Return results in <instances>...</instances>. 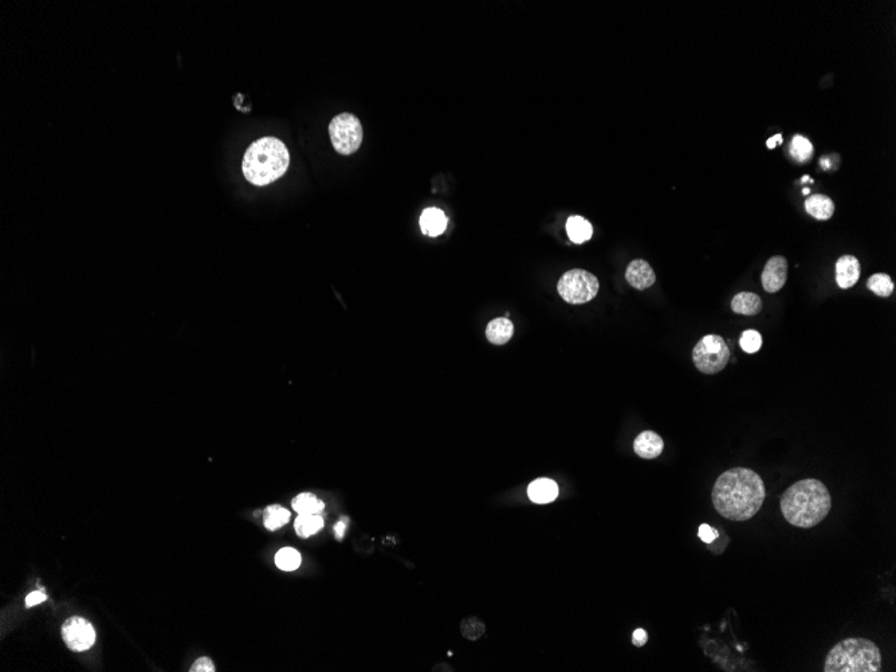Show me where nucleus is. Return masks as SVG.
I'll list each match as a JSON object with an SVG mask.
<instances>
[{"label":"nucleus","mask_w":896,"mask_h":672,"mask_svg":"<svg viewBox=\"0 0 896 672\" xmlns=\"http://www.w3.org/2000/svg\"><path fill=\"white\" fill-rule=\"evenodd\" d=\"M762 478L746 467H734L723 472L711 493L714 509L730 521L753 518L765 501Z\"/></svg>","instance_id":"obj_1"},{"label":"nucleus","mask_w":896,"mask_h":672,"mask_svg":"<svg viewBox=\"0 0 896 672\" xmlns=\"http://www.w3.org/2000/svg\"><path fill=\"white\" fill-rule=\"evenodd\" d=\"M780 507L785 520L790 525L812 529L829 514L832 498L822 481L808 478L796 482L785 491Z\"/></svg>","instance_id":"obj_2"},{"label":"nucleus","mask_w":896,"mask_h":672,"mask_svg":"<svg viewBox=\"0 0 896 672\" xmlns=\"http://www.w3.org/2000/svg\"><path fill=\"white\" fill-rule=\"evenodd\" d=\"M289 164L290 154L286 145L277 137H262L246 150L243 175L251 184L263 187L282 177Z\"/></svg>","instance_id":"obj_3"},{"label":"nucleus","mask_w":896,"mask_h":672,"mask_svg":"<svg viewBox=\"0 0 896 672\" xmlns=\"http://www.w3.org/2000/svg\"><path fill=\"white\" fill-rule=\"evenodd\" d=\"M881 654L878 646L864 637H848L838 643L825 657L824 672H879Z\"/></svg>","instance_id":"obj_4"},{"label":"nucleus","mask_w":896,"mask_h":672,"mask_svg":"<svg viewBox=\"0 0 896 672\" xmlns=\"http://www.w3.org/2000/svg\"><path fill=\"white\" fill-rule=\"evenodd\" d=\"M600 290L598 277L581 269L566 271L557 283L561 298L570 305H582L596 298Z\"/></svg>","instance_id":"obj_5"},{"label":"nucleus","mask_w":896,"mask_h":672,"mask_svg":"<svg viewBox=\"0 0 896 672\" xmlns=\"http://www.w3.org/2000/svg\"><path fill=\"white\" fill-rule=\"evenodd\" d=\"M692 360L699 372L717 374L722 372L730 360L726 341L718 335L702 337L692 351Z\"/></svg>","instance_id":"obj_6"},{"label":"nucleus","mask_w":896,"mask_h":672,"mask_svg":"<svg viewBox=\"0 0 896 672\" xmlns=\"http://www.w3.org/2000/svg\"><path fill=\"white\" fill-rule=\"evenodd\" d=\"M329 134L335 150L344 156L353 154L362 143V127L352 113H341L329 124Z\"/></svg>","instance_id":"obj_7"},{"label":"nucleus","mask_w":896,"mask_h":672,"mask_svg":"<svg viewBox=\"0 0 896 672\" xmlns=\"http://www.w3.org/2000/svg\"><path fill=\"white\" fill-rule=\"evenodd\" d=\"M62 637L69 650L74 653H83L93 647L95 631L92 623L86 618L70 617L62 625Z\"/></svg>","instance_id":"obj_8"},{"label":"nucleus","mask_w":896,"mask_h":672,"mask_svg":"<svg viewBox=\"0 0 896 672\" xmlns=\"http://www.w3.org/2000/svg\"><path fill=\"white\" fill-rule=\"evenodd\" d=\"M787 280V261L784 257L777 255L766 262L762 271V286L767 293L780 291Z\"/></svg>","instance_id":"obj_9"},{"label":"nucleus","mask_w":896,"mask_h":672,"mask_svg":"<svg viewBox=\"0 0 896 672\" xmlns=\"http://www.w3.org/2000/svg\"><path fill=\"white\" fill-rule=\"evenodd\" d=\"M625 280L637 290H646L654 285L656 275L648 262L635 259L625 270Z\"/></svg>","instance_id":"obj_10"},{"label":"nucleus","mask_w":896,"mask_h":672,"mask_svg":"<svg viewBox=\"0 0 896 672\" xmlns=\"http://www.w3.org/2000/svg\"><path fill=\"white\" fill-rule=\"evenodd\" d=\"M664 448L663 439L654 431H644L637 435L634 442V449L636 455L643 459H655L657 458Z\"/></svg>","instance_id":"obj_11"},{"label":"nucleus","mask_w":896,"mask_h":672,"mask_svg":"<svg viewBox=\"0 0 896 672\" xmlns=\"http://www.w3.org/2000/svg\"><path fill=\"white\" fill-rule=\"evenodd\" d=\"M860 262L852 255H844L836 262V283L841 289H849L860 278Z\"/></svg>","instance_id":"obj_12"},{"label":"nucleus","mask_w":896,"mask_h":672,"mask_svg":"<svg viewBox=\"0 0 896 672\" xmlns=\"http://www.w3.org/2000/svg\"><path fill=\"white\" fill-rule=\"evenodd\" d=\"M527 495L534 504H550L559 497V486L552 479L540 478L530 483Z\"/></svg>","instance_id":"obj_13"},{"label":"nucleus","mask_w":896,"mask_h":672,"mask_svg":"<svg viewBox=\"0 0 896 672\" xmlns=\"http://www.w3.org/2000/svg\"><path fill=\"white\" fill-rule=\"evenodd\" d=\"M448 219L445 212L439 208H427L420 216V228L429 237H438L445 232Z\"/></svg>","instance_id":"obj_14"},{"label":"nucleus","mask_w":896,"mask_h":672,"mask_svg":"<svg viewBox=\"0 0 896 672\" xmlns=\"http://www.w3.org/2000/svg\"><path fill=\"white\" fill-rule=\"evenodd\" d=\"M805 209L817 221H828L835 214V203L829 196L816 193L805 200Z\"/></svg>","instance_id":"obj_15"},{"label":"nucleus","mask_w":896,"mask_h":672,"mask_svg":"<svg viewBox=\"0 0 896 672\" xmlns=\"http://www.w3.org/2000/svg\"><path fill=\"white\" fill-rule=\"evenodd\" d=\"M513 335H514V325L509 318L506 317L493 319L486 329L487 339L494 345L507 344L511 339Z\"/></svg>","instance_id":"obj_16"},{"label":"nucleus","mask_w":896,"mask_h":672,"mask_svg":"<svg viewBox=\"0 0 896 672\" xmlns=\"http://www.w3.org/2000/svg\"><path fill=\"white\" fill-rule=\"evenodd\" d=\"M731 309L741 316H755L762 310V299L754 293H739L731 301Z\"/></svg>","instance_id":"obj_17"},{"label":"nucleus","mask_w":896,"mask_h":672,"mask_svg":"<svg viewBox=\"0 0 896 672\" xmlns=\"http://www.w3.org/2000/svg\"><path fill=\"white\" fill-rule=\"evenodd\" d=\"M566 232L572 242L584 243L592 238L593 227L582 216H570L566 222Z\"/></svg>","instance_id":"obj_18"},{"label":"nucleus","mask_w":896,"mask_h":672,"mask_svg":"<svg viewBox=\"0 0 896 672\" xmlns=\"http://www.w3.org/2000/svg\"><path fill=\"white\" fill-rule=\"evenodd\" d=\"M323 527V518L319 514H298L294 529L301 538H309Z\"/></svg>","instance_id":"obj_19"},{"label":"nucleus","mask_w":896,"mask_h":672,"mask_svg":"<svg viewBox=\"0 0 896 672\" xmlns=\"http://www.w3.org/2000/svg\"><path fill=\"white\" fill-rule=\"evenodd\" d=\"M290 521V511L280 504H273L263 511V525L266 529L274 531Z\"/></svg>","instance_id":"obj_20"},{"label":"nucleus","mask_w":896,"mask_h":672,"mask_svg":"<svg viewBox=\"0 0 896 672\" xmlns=\"http://www.w3.org/2000/svg\"><path fill=\"white\" fill-rule=\"evenodd\" d=\"M291 506L298 514H319L325 507L323 502L312 493L299 494L293 499Z\"/></svg>","instance_id":"obj_21"},{"label":"nucleus","mask_w":896,"mask_h":672,"mask_svg":"<svg viewBox=\"0 0 896 672\" xmlns=\"http://www.w3.org/2000/svg\"><path fill=\"white\" fill-rule=\"evenodd\" d=\"M790 156L797 161V163H808L813 157V144L801 134H796L789 147Z\"/></svg>","instance_id":"obj_22"},{"label":"nucleus","mask_w":896,"mask_h":672,"mask_svg":"<svg viewBox=\"0 0 896 672\" xmlns=\"http://www.w3.org/2000/svg\"><path fill=\"white\" fill-rule=\"evenodd\" d=\"M867 287L879 297H890L894 293L895 285L888 274L878 273L867 280Z\"/></svg>","instance_id":"obj_23"},{"label":"nucleus","mask_w":896,"mask_h":672,"mask_svg":"<svg viewBox=\"0 0 896 672\" xmlns=\"http://www.w3.org/2000/svg\"><path fill=\"white\" fill-rule=\"evenodd\" d=\"M275 563L283 572H293L301 565V554L293 547H283L275 556Z\"/></svg>","instance_id":"obj_24"},{"label":"nucleus","mask_w":896,"mask_h":672,"mask_svg":"<svg viewBox=\"0 0 896 672\" xmlns=\"http://www.w3.org/2000/svg\"><path fill=\"white\" fill-rule=\"evenodd\" d=\"M739 345L746 353H757L762 346V337L757 330H745L739 338Z\"/></svg>","instance_id":"obj_25"},{"label":"nucleus","mask_w":896,"mask_h":672,"mask_svg":"<svg viewBox=\"0 0 896 672\" xmlns=\"http://www.w3.org/2000/svg\"><path fill=\"white\" fill-rule=\"evenodd\" d=\"M462 634L470 640H477L485 634V625L477 618H467L462 623Z\"/></svg>","instance_id":"obj_26"},{"label":"nucleus","mask_w":896,"mask_h":672,"mask_svg":"<svg viewBox=\"0 0 896 672\" xmlns=\"http://www.w3.org/2000/svg\"><path fill=\"white\" fill-rule=\"evenodd\" d=\"M189 671L214 672L215 671V666H214V663H212L208 657H200V659H198V660L193 663V666L191 667V670H189Z\"/></svg>","instance_id":"obj_27"},{"label":"nucleus","mask_w":896,"mask_h":672,"mask_svg":"<svg viewBox=\"0 0 896 672\" xmlns=\"http://www.w3.org/2000/svg\"><path fill=\"white\" fill-rule=\"evenodd\" d=\"M698 536H699V538H701L702 541L706 542V543H711V542L714 541V540L718 537V533H717V531H715L710 525L703 523V525H701V527H699Z\"/></svg>","instance_id":"obj_28"},{"label":"nucleus","mask_w":896,"mask_h":672,"mask_svg":"<svg viewBox=\"0 0 896 672\" xmlns=\"http://www.w3.org/2000/svg\"><path fill=\"white\" fill-rule=\"evenodd\" d=\"M46 598H47V596L45 595V592L35 591V592L30 593V595L26 598V607H27V608L34 607V605H37V604H40V602L46 601Z\"/></svg>","instance_id":"obj_29"},{"label":"nucleus","mask_w":896,"mask_h":672,"mask_svg":"<svg viewBox=\"0 0 896 672\" xmlns=\"http://www.w3.org/2000/svg\"><path fill=\"white\" fill-rule=\"evenodd\" d=\"M647 641H648L647 632L644 630H641V628H637L634 632V635H632V644L636 647H643V646H646Z\"/></svg>","instance_id":"obj_30"},{"label":"nucleus","mask_w":896,"mask_h":672,"mask_svg":"<svg viewBox=\"0 0 896 672\" xmlns=\"http://www.w3.org/2000/svg\"><path fill=\"white\" fill-rule=\"evenodd\" d=\"M346 525H348V518H342L335 525V527H333L335 529V536H336L338 541H341L344 538L345 531H346Z\"/></svg>","instance_id":"obj_31"},{"label":"nucleus","mask_w":896,"mask_h":672,"mask_svg":"<svg viewBox=\"0 0 896 672\" xmlns=\"http://www.w3.org/2000/svg\"><path fill=\"white\" fill-rule=\"evenodd\" d=\"M781 143H783V136H781V134H776L773 138H769V140H767V148H769V150H773V148H776V145H777V144H781Z\"/></svg>","instance_id":"obj_32"},{"label":"nucleus","mask_w":896,"mask_h":672,"mask_svg":"<svg viewBox=\"0 0 896 672\" xmlns=\"http://www.w3.org/2000/svg\"><path fill=\"white\" fill-rule=\"evenodd\" d=\"M803 193H805V195H808V193H809V189H808V188H805V189H803Z\"/></svg>","instance_id":"obj_33"}]
</instances>
